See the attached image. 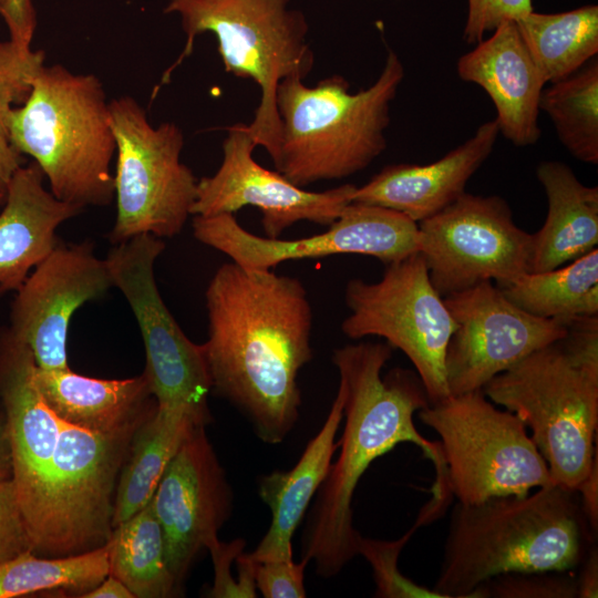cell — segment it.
<instances>
[{"mask_svg":"<svg viewBox=\"0 0 598 598\" xmlns=\"http://www.w3.org/2000/svg\"><path fill=\"white\" fill-rule=\"evenodd\" d=\"M544 87L539 109L550 118L559 142L569 154L598 164V59Z\"/></svg>","mask_w":598,"mask_h":598,"instance_id":"f546056e","label":"cell"},{"mask_svg":"<svg viewBox=\"0 0 598 598\" xmlns=\"http://www.w3.org/2000/svg\"><path fill=\"white\" fill-rule=\"evenodd\" d=\"M109 571L107 543L56 558L38 557L29 550L0 564V598L58 589L83 595L103 581Z\"/></svg>","mask_w":598,"mask_h":598,"instance_id":"4dcf8cb0","label":"cell"},{"mask_svg":"<svg viewBox=\"0 0 598 598\" xmlns=\"http://www.w3.org/2000/svg\"><path fill=\"white\" fill-rule=\"evenodd\" d=\"M498 288L511 302L536 317L598 316V249L594 248L567 266L526 272Z\"/></svg>","mask_w":598,"mask_h":598,"instance_id":"83f0119b","label":"cell"},{"mask_svg":"<svg viewBox=\"0 0 598 598\" xmlns=\"http://www.w3.org/2000/svg\"><path fill=\"white\" fill-rule=\"evenodd\" d=\"M12 477V457L6 415L0 404V481Z\"/></svg>","mask_w":598,"mask_h":598,"instance_id":"ee69618b","label":"cell"},{"mask_svg":"<svg viewBox=\"0 0 598 598\" xmlns=\"http://www.w3.org/2000/svg\"><path fill=\"white\" fill-rule=\"evenodd\" d=\"M205 301L212 390L240 409L265 443H281L299 417L298 375L312 358L305 286L229 261L210 278Z\"/></svg>","mask_w":598,"mask_h":598,"instance_id":"6da1fadb","label":"cell"},{"mask_svg":"<svg viewBox=\"0 0 598 598\" xmlns=\"http://www.w3.org/2000/svg\"><path fill=\"white\" fill-rule=\"evenodd\" d=\"M34 163L19 166L0 213V295L16 292L59 243L58 228L84 208L56 198Z\"/></svg>","mask_w":598,"mask_h":598,"instance_id":"7402d4cb","label":"cell"},{"mask_svg":"<svg viewBox=\"0 0 598 598\" xmlns=\"http://www.w3.org/2000/svg\"><path fill=\"white\" fill-rule=\"evenodd\" d=\"M8 134L20 155L33 158L56 198L82 208L113 200L116 144L96 75L43 65L27 100L12 109Z\"/></svg>","mask_w":598,"mask_h":598,"instance_id":"8992f818","label":"cell"},{"mask_svg":"<svg viewBox=\"0 0 598 598\" xmlns=\"http://www.w3.org/2000/svg\"><path fill=\"white\" fill-rule=\"evenodd\" d=\"M533 10L532 0H467L464 40L474 44L499 24L517 21Z\"/></svg>","mask_w":598,"mask_h":598,"instance_id":"e575fe53","label":"cell"},{"mask_svg":"<svg viewBox=\"0 0 598 598\" xmlns=\"http://www.w3.org/2000/svg\"><path fill=\"white\" fill-rule=\"evenodd\" d=\"M344 399L346 388L340 381L327 420L297 464L260 478L259 496L270 509L271 522L257 548L247 554L251 560L292 559V536L326 480L338 448L334 436L343 419Z\"/></svg>","mask_w":598,"mask_h":598,"instance_id":"603a6c76","label":"cell"},{"mask_svg":"<svg viewBox=\"0 0 598 598\" xmlns=\"http://www.w3.org/2000/svg\"><path fill=\"white\" fill-rule=\"evenodd\" d=\"M107 546L109 575L120 579L134 598H166L177 592L151 502L114 527Z\"/></svg>","mask_w":598,"mask_h":598,"instance_id":"f1b7e54d","label":"cell"},{"mask_svg":"<svg viewBox=\"0 0 598 598\" xmlns=\"http://www.w3.org/2000/svg\"><path fill=\"white\" fill-rule=\"evenodd\" d=\"M0 16L8 25L11 40L31 45L37 24L31 0H3Z\"/></svg>","mask_w":598,"mask_h":598,"instance_id":"f35d334b","label":"cell"},{"mask_svg":"<svg viewBox=\"0 0 598 598\" xmlns=\"http://www.w3.org/2000/svg\"><path fill=\"white\" fill-rule=\"evenodd\" d=\"M44 59L42 50H33L31 45L11 39L0 40V147H12L8 134L9 115L13 104L27 100Z\"/></svg>","mask_w":598,"mask_h":598,"instance_id":"d6a6232c","label":"cell"},{"mask_svg":"<svg viewBox=\"0 0 598 598\" xmlns=\"http://www.w3.org/2000/svg\"><path fill=\"white\" fill-rule=\"evenodd\" d=\"M244 546L245 540L243 539L221 543L218 540V537H215L207 544L206 548L212 555L215 567V580L213 588L208 591L209 597H246L243 588L233 579L230 574L231 563L243 553Z\"/></svg>","mask_w":598,"mask_h":598,"instance_id":"74e56055","label":"cell"},{"mask_svg":"<svg viewBox=\"0 0 598 598\" xmlns=\"http://www.w3.org/2000/svg\"><path fill=\"white\" fill-rule=\"evenodd\" d=\"M193 235L246 270H271L288 260L334 255L371 256L384 265L419 251V225L381 206L350 203L321 234L299 239L260 237L246 230L234 214L195 215Z\"/></svg>","mask_w":598,"mask_h":598,"instance_id":"5bb4252c","label":"cell"},{"mask_svg":"<svg viewBox=\"0 0 598 598\" xmlns=\"http://www.w3.org/2000/svg\"><path fill=\"white\" fill-rule=\"evenodd\" d=\"M254 561V560H252ZM308 560L254 561L256 588L266 598H303V573Z\"/></svg>","mask_w":598,"mask_h":598,"instance_id":"8d00e7d4","label":"cell"},{"mask_svg":"<svg viewBox=\"0 0 598 598\" xmlns=\"http://www.w3.org/2000/svg\"><path fill=\"white\" fill-rule=\"evenodd\" d=\"M417 516L414 525L399 539L379 540L363 537L357 543L358 555L371 565L375 582V597L380 598H443L434 589H429L410 580L399 570V557L411 536L423 526Z\"/></svg>","mask_w":598,"mask_h":598,"instance_id":"1f68e13d","label":"cell"},{"mask_svg":"<svg viewBox=\"0 0 598 598\" xmlns=\"http://www.w3.org/2000/svg\"><path fill=\"white\" fill-rule=\"evenodd\" d=\"M257 147L247 124L230 126L223 142L218 169L197 183L192 215L234 214L245 206L261 213L265 237L280 238L298 221L331 225L352 203L357 186L344 184L322 192H311L269 171L252 157Z\"/></svg>","mask_w":598,"mask_h":598,"instance_id":"2e32d148","label":"cell"},{"mask_svg":"<svg viewBox=\"0 0 598 598\" xmlns=\"http://www.w3.org/2000/svg\"><path fill=\"white\" fill-rule=\"evenodd\" d=\"M34 383L44 402L62 421L97 433H114L136 425L151 409L143 373L128 379H99L66 370H41Z\"/></svg>","mask_w":598,"mask_h":598,"instance_id":"d4e9b609","label":"cell"},{"mask_svg":"<svg viewBox=\"0 0 598 598\" xmlns=\"http://www.w3.org/2000/svg\"><path fill=\"white\" fill-rule=\"evenodd\" d=\"M443 299L456 322L445 353L450 395L482 390L494 377L567 332L568 319L530 315L491 280Z\"/></svg>","mask_w":598,"mask_h":598,"instance_id":"9a60e30c","label":"cell"},{"mask_svg":"<svg viewBox=\"0 0 598 598\" xmlns=\"http://www.w3.org/2000/svg\"><path fill=\"white\" fill-rule=\"evenodd\" d=\"M21 165V155L13 147H0V206L6 200L9 179Z\"/></svg>","mask_w":598,"mask_h":598,"instance_id":"b9f144b4","label":"cell"},{"mask_svg":"<svg viewBox=\"0 0 598 598\" xmlns=\"http://www.w3.org/2000/svg\"><path fill=\"white\" fill-rule=\"evenodd\" d=\"M417 415L440 436L448 487L458 503L523 496L555 484L524 423L496 408L483 390L450 395Z\"/></svg>","mask_w":598,"mask_h":598,"instance_id":"ba28073f","label":"cell"},{"mask_svg":"<svg viewBox=\"0 0 598 598\" xmlns=\"http://www.w3.org/2000/svg\"><path fill=\"white\" fill-rule=\"evenodd\" d=\"M404 79L399 55L388 49L373 84L355 93L338 75L307 86L292 76L280 82L278 154L272 161L299 187L342 179L367 168L386 147L390 107Z\"/></svg>","mask_w":598,"mask_h":598,"instance_id":"5b68a950","label":"cell"},{"mask_svg":"<svg viewBox=\"0 0 598 598\" xmlns=\"http://www.w3.org/2000/svg\"><path fill=\"white\" fill-rule=\"evenodd\" d=\"M499 135L494 120L481 124L464 143L429 164H392L361 187L352 203L396 210L420 223L465 193L471 177L492 154Z\"/></svg>","mask_w":598,"mask_h":598,"instance_id":"44dd1931","label":"cell"},{"mask_svg":"<svg viewBox=\"0 0 598 598\" xmlns=\"http://www.w3.org/2000/svg\"><path fill=\"white\" fill-rule=\"evenodd\" d=\"M200 425L204 424L184 411L161 409L156 404L140 421L117 480L114 527L151 502L171 460Z\"/></svg>","mask_w":598,"mask_h":598,"instance_id":"484cf974","label":"cell"},{"mask_svg":"<svg viewBox=\"0 0 598 598\" xmlns=\"http://www.w3.org/2000/svg\"><path fill=\"white\" fill-rule=\"evenodd\" d=\"M482 390L530 429L554 483L576 491L598 452V316L568 319L561 339Z\"/></svg>","mask_w":598,"mask_h":598,"instance_id":"277c9868","label":"cell"},{"mask_svg":"<svg viewBox=\"0 0 598 598\" xmlns=\"http://www.w3.org/2000/svg\"><path fill=\"white\" fill-rule=\"evenodd\" d=\"M163 239L144 234L112 245L106 261L114 288L127 301L141 331L146 379L161 409L184 411L206 425L212 381L203 344L184 333L166 307L155 278Z\"/></svg>","mask_w":598,"mask_h":598,"instance_id":"8fae6325","label":"cell"},{"mask_svg":"<svg viewBox=\"0 0 598 598\" xmlns=\"http://www.w3.org/2000/svg\"><path fill=\"white\" fill-rule=\"evenodd\" d=\"M596 540L577 491L558 484L523 496L457 502L433 589L443 598H472L502 574L576 570Z\"/></svg>","mask_w":598,"mask_h":598,"instance_id":"3957f363","label":"cell"},{"mask_svg":"<svg viewBox=\"0 0 598 598\" xmlns=\"http://www.w3.org/2000/svg\"><path fill=\"white\" fill-rule=\"evenodd\" d=\"M136 425L97 433L60 420L39 555L81 554L110 540L117 480Z\"/></svg>","mask_w":598,"mask_h":598,"instance_id":"7c38bea8","label":"cell"},{"mask_svg":"<svg viewBox=\"0 0 598 598\" xmlns=\"http://www.w3.org/2000/svg\"><path fill=\"white\" fill-rule=\"evenodd\" d=\"M575 571L502 574L481 584L472 598H577Z\"/></svg>","mask_w":598,"mask_h":598,"instance_id":"836d02e7","label":"cell"},{"mask_svg":"<svg viewBox=\"0 0 598 598\" xmlns=\"http://www.w3.org/2000/svg\"><path fill=\"white\" fill-rule=\"evenodd\" d=\"M385 266L379 281H348L344 301L349 315L341 330L353 340L381 337L392 349L401 350L420 377L430 404L436 403L450 396L445 353L456 322L419 251Z\"/></svg>","mask_w":598,"mask_h":598,"instance_id":"30bf717a","label":"cell"},{"mask_svg":"<svg viewBox=\"0 0 598 598\" xmlns=\"http://www.w3.org/2000/svg\"><path fill=\"white\" fill-rule=\"evenodd\" d=\"M536 176L545 190L547 215L532 234L528 272L553 270L598 245V187L585 185L558 161L539 163Z\"/></svg>","mask_w":598,"mask_h":598,"instance_id":"cb8c5ba5","label":"cell"},{"mask_svg":"<svg viewBox=\"0 0 598 598\" xmlns=\"http://www.w3.org/2000/svg\"><path fill=\"white\" fill-rule=\"evenodd\" d=\"M577 598L598 597V548L594 544L577 567Z\"/></svg>","mask_w":598,"mask_h":598,"instance_id":"60d3db41","label":"cell"},{"mask_svg":"<svg viewBox=\"0 0 598 598\" xmlns=\"http://www.w3.org/2000/svg\"><path fill=\"white\" fill-rule=\"evenodd\" d=\"M30 349L9 327L0 328V404L6 415L16 485L33 553L45 535L48 493L60 419L44 402L33 379Z\"/></svg>","mask_w":598,"mask_h":598,"instance_id":"ac0fdd59","label":"cell"},{"mask_svg":"<svg viewBox=\"0 0 598 598\" xmlns=\"http://www.w3.org/2000/svg\"><path fill=\"white\" fill-rule=\"evenodd\" d=\"M582 512L591 527L598 532V452L596 453L591 467L577 487Z\"/></svg>","mask_w":598,"mask_h":598,"instance_id":"ab89813d","label":"cell"},{"mask_svg":"<svg viewBox=\"0 0 598 598\" xmlns=\"http://www.w3.org/2000/svg\"><path fill=\"white\" fill-rule=\"evenodd\" d=\"M151 504L162 527L167 566L179 587L231 508V491L204 425L171 460Z\"/></svg>","mask_w":598,"mask_h":598,"instance_id":"d6986e66","label":"cell"},{"mask_svg":"<svg viewBox=\"0 0 598 598\" xmlns=\"http://www.w3.org/2000/svg\"><path fill=\"white\" fill-rule=\"evenodd\" d=\"M82 598H134L130 589L116 577L107 575L96 587L81 595Z\"/></svg>","mask_w":598,"mask_h":598,"instance_id":"7bdbcfd3","label":"cell"},{"mask_svg":"<svg viewBox=\"0 0 598 598\" xmlns=\"http://www.w3.org/2000/svg\"><path fill=\"white\" fill-rule=\"evenodd\" d=\"M290 0H168L164 12L179 18L187 37L179 59L164 79L192 53L197 35L216 37L225 71L251 79L260 103L247 124L257 146L274 161L280 142L277 90L285 79H305L315 63L307 35L308 22Z\"/></svg>","mask_w":598,"mask_h":598,"instance_id":"52a82bcc","label":"cell"},{"mask_svg":"<svg viewBox=\"0 0 598 598\" xmlns=\"http://www.w3.org/2000/svg\"><path fill=\"white\" fill-rule=\"evenodd\" d=\"M2 1H3V0H0V9H1Z\"/></svg>","mask_w":598,"mask_h":598,"instance_id":"f6af8a7d","label":"cell"},{"mask_svg":"<svg viewBox=\"0 0 598 598\" xmlns=\"http://www.w3.org/2000/svg\"><path fill=\"white\" fill-rule=\"evenodd\" d=\"M545 83L564 79L598 53V7L559 13L529 12L515 21Z\"/></svg>","mask_w":598,"mask_h":598,"instance_id":"4316f807","label":"cell"},{"mask_svg":"<svg viewBox=\"0 0 598 598\" xmlns=\"http://www.w3.org/2000/svg\"><path fill=\"white\" fill-rule=\"evenodd\" d=\"M392 350L386 342H361L338 348L332 354L346 388L341 450L319 488L302 542V558L313 561L323 578L339 574L358 555L354 491L370 464L398 444L410 442L420 447L435 470L432 496L452 498L440 443L421 435L413 421L414 413L430 404L420 377L403 368L381 375Z\"/></svg>","mask_w":598,"mask_h":598,"instance_id":"7a4b0ae2","label":"cell"},{"mask_svg":"<svg viewBox=\"0 0 598 598\" xmlns=\"http://www.w3.org/2000/svg\"><path fill=\"white\" fill-rule=\"evenodd\" d=\"M109 110L116 144L111 245L144 234L161 239L177 236L192 215L198 183L181 159L182 128L173 122L152 125L146 111L128 95L110 101Z\"/></svg>","mask_w":598,"mask_h":598,"instance_id":"9c48e42d","label":"cell"},{"mask_svg":"<svg viewBox=\"0 0 598 598\" xmlns=\"http://www.w3.org/2000/svg\"><path fill=\"white\" fill-rule=\"evenodd\" d=\"M33 551L27 522L12 478L0 481V564Z\"/></svg>","mask_w":598,"mask_h":598,"instance_id":"d590c367","label":"cell"},{"mask_svg":"<svg viewBox=\"0 0 598 598\" xmlns=\"http://www.w3.org/2000/svg\"><path fill=\"white\" fill-rule=\"evenodd\" d=\"M114 288L106 259L90 241L58 243L16 291L12 333L31 351L41 370H66L71 319L84 303Z\"/></svg>","mask_w":598,"mask_h":598,"instance_id":"e0dca14e","label":"cell"},{"mask_svg":"<svg viewBox=\"0 0 598 598\" xmlns=\"http://www.w3.org/2000/svg\"><path fill=\"white\" fill-rule=\"evenodd\" d=\"M456 71L461 80L481 86L489 96L504 137L519 147L539 140V102L546 83L515 21L499 24L461 55Z\"/></svg>","mask_w":598,"mask_h":598,"instance_id":"ffe728a7","label":"cell"},{"mask_svg":"<svg viewBox=\"0 0 598 598\" xmlns=\"http://www.w3.org/2000/svg\"><path fill=\"white\" fill-rule=\"evenodd\" d=\"M417 225L419 252L442 297L486 280L504 287L528 272L532 234L499 196L465 192Z\"/></svg>","mask_w":598,"mask_h":598,"instance_id":"4fadbf2b","label":"cell"}]
</instances>
